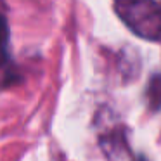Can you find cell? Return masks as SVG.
<instances>
[{
	"mask_svg": "<svg viewBox=\"0 0 161 161\" xmlns=\"http://www.w3.org/2000/svg\"><path fill=\"white\" fill-rule=\"evenodd\" d=\"M16 66L9 54V31L5 19L0 16V88H5L16 81Z\"/></svg>",
	"mask_w": 161,
	"mask_h": 161,
	"instance_id": "7a4b0ae2",
	"label": "cell"
},
{
	"mask_svg": "<svg viewBox=\"0 0 161 161\" xmlns=\"http://www.w3.org/2000/svg\"><path fill=\"white\" fill-rule=\"evenodd\" d=\"M139 161H144V159H139Z\"/></svg>",
	"mask_w": 161,
	"mask_h": 161,
	"instance_id": "3957f363",
	"label": "cell"
},
{
	"mask_svg": "<svg viewBox=\"0 0 161 161\" xmlns=\"http://www.w3.org/2000/svg\"><path fill=\"white\" fill-rule=\"evenodd\" d=\"M121 21L144 40L161 42V4L156 0H118Z\"/></svg>",
	"mask_w": 161,
	"mask_h": 161,
	"instance_id": "6da1fadb",
	"label": "cell"
}]
</instances>
